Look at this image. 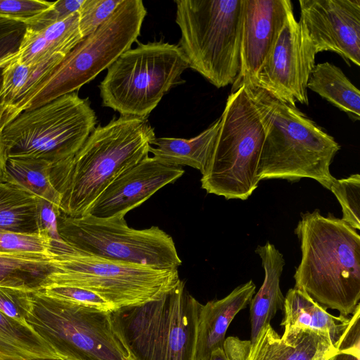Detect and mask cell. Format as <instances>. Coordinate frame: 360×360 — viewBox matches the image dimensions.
<instances>
[{"label": "cell", "instance_id": "1", "mask_svg": "<svg viewBox=\"0 0 360 360\" xmlns=\"http://www.w3.org/2000/svg\"><path fill=\"white\" fill-rule=\"evenodd\" d=\"M155 138L147 118L120 115L95 127L74 156L52 165L60 212L71 217L87 214L117 176L148 156Z\"/></svg>", "mask_w": 360, "mask_h": 360}, {"label": "cell", "instance_id": "2", "mask_svg": "<svg viewBox=\"0 0 360 360\" xmlns=\"http://www.w3.org/2000/svg\"><path fill=\"white\" fill-rule=\"evenodd\" d=\"M301 261L294 288L325 308L352 314L360 306V236L342 219L318 210L301 214L295 229Z\"/></svg>", "mask_w": 360, "mask_h": 360}, {"label": "cell", "instance_id": "3", "mask_svg": "<svg viewBox=\"0 0 360 360\" xmlns=\"http://www.w3.org/2000/svg\"><path fill=\"white\" fill-rule=\"evenodd\" d=\"M243 86L259 113L265 133L259 180L294 182L309 178L330 190L335 179L330 165L340 148L334 138L295 105L254 85Z\"/></svg>", "mask_w": 360, "mask_h": 360}, {"label": "cell", "instance_id": "4", "mask_svg": "<svg viewBox=\"0 0 360 360\" xmlns=\"http://www.w3.org/2000/svg\"><path fill=\"white\" fill-rule=\"evenodd\" d=\"M52 271L40 288L70 286L90 290L115 309L158 300L180 281L178 269H162L87 255L66 244L52 245Z\"/></svg>", "mask_w": 360, "mask_h": 360}, {"label": "cell", "instance_id": "5", "mask_svg": "<svg viewBox=\"0 0 360 360\" xmlns=\"http://www.w3.org/2000/svg\"><path fill=\"white\" fill-rule=\"evenodd\" d=\"M179 46L189 68L217 88L233 84L240 68L243 0H176Z\"/></svg>", "mask_w": 360, "mask_h": 360}, {"label": "cell", "instance_id": "6", "mask_svg": "<svg viewBox=\"0 0 360 360\" xmlns=\"http://www.w3.org/2000/svg\"><path fill=\"white\" fill-rule=\"evenodd\" d=\"M220 117L213 150L200 179L207 193L247 200L260 181L258 166L265 133L245 86L231 92Z\"/></svg>", "mask_w": 360, "mask_h": 360}, {"label": "cell", "instance_id": "7", "mask_svg": "<svg viewBox=\"0 0 360 360\" xmlns=\"http://www.w3.org/2000/svg\"><path fill=\"white\" fill-rule=\"evenodd\" d=\"M30 326L64 360H123L129 349L115 312L30 292L25 309Z\"/></svg>", "mask_w": 360, "mask_h": 360}, {"label": "cell", "instance_id": "8", "mask_svg": "<svg viewBox=\"0 0 360 360\" xmlns=\"http://www.w3.org/2000/svg\"><path fill=\"white\" fill-rule=\"evenodd\" d=\"M146 15L141 0H123L113 15L84 38L32 91L14 103L18 111L34 109L75 92L131 49Z\"/></svg>", "mask_w": 360, "mask_h": 360}, {"label": "cell", "instance_id": "9", "mask_svg": "<svg viewBox=\"0 0 360 360\" xmlns=\"http://www.w3.org/2000/svg\"><path fill=\"white\" fill-rule=\"evenodd\" d=\"M188 68L178 45L139 43L107 69L98 86L102 105L121 116L147 118L165 94L185 82L181 75Z\"/></svg>", "mask_w": 360, "mask_h": 360}, {"label": "cell", "instance_id": "10", "mask_svg": "<svg viewBox=\"0 0 360 360\" xmlns=\"http://www.w3.org/2000/svg\"><path fill=\"white\" fill-rule=\"evenodd\" d=\"M201 306L180 280L160 298L115 314L136 360H194Z\"/></svg>", "mask_w": 360, "mask_h": 360}, {"label": "cell", "instance_id": "11", "mask_svg": "<svg viewBox=\"0 0 360 360\" xmlns=\"http://www.w3.org/2000/svg\"><path fill=\"white\" fill-rule=\"evenodd\" d=\"M96 122L87 99L73 92L22 112L0 139L7 158L39 159L54 165L75 155Z\"/></svg>", "mask_w": 360, "mask_h": 360}, {"label": "cell", "instance_id": "12", "mask_svg": "<svg viewBox=\"0 0 360 360\" xmlns=\"http://www.w3.org/2000/svg\"><path fill=\"white\" fill-rule=\"evenodd\" d=\"M58 230L66 245L87 255L162 269L182 264L169 235L155 226L134 229L124 217H71L60 212Z\"/></svg>", "mask_w": 360, "mask_h": 360}, {"label": "cell", "instance_id": "13", "mask_svg": "<svg viewBox=\"0 0 360 360\" xmlns=\"http://www.w3.org/2000/svg\"><path fill=\"white\" fill-rule=\"evenodd\" d=\"M316 55L291 8L264 63L247 84L261 88L290 105H308L307 83Z\"/></svg>", "mask_w": 360, "mask_h": 360}, {"label": "cell", "instance_id": "14", "mask_svg": "<svg viewBox=\"0 0 360 360\" xmlns=\"http://www.w3.org/2000/svg\"><path fill=\"white\" fill-rule=\"evenodd\" d=\"M300 23L317 54L360 65V0H300Z\"/></svg>", "mask_w": 360, "mask_h": 360}, {"label": "cell", "instance_id": "15", "mask_svg": "<svg viewBox=\"0 0 360 360\" xmlns=\"http://www.w3.org/2000/svg\"><path fill=\"white\" fill-rule=\"evenodd\" d=\"M184 174L181 166L148 156L117 176L96 200L87 214L101 219L124 217L129 211Z\"/></svg>", "mask_w": 360, "mask_h": 360}, {"label": "cell", "instance_id": "16", "mask_svg": "<svg viewBox=\"0 0 360 360\" xmlns=\"http://www.w3.org/2000/svg\"><path fill=\"white\" fill-rule=\"evenodd\" d=\"M292 8L290 0H243L240 68L231 92L248 84L264 63Z\"/></svg>", "mask_w": 360, "mask_h": 360}, {"label": "cell", "instance_id": "17", "mask_svg": "<svg viewBox=\"0 0 360 360\" xmlns=\"http://www.w3.org/2000/svg\"><path fill=\"white\" fill-rule=\"evenodd\" d=\"M338 352L324 335L298 330L280 336L269 324L251 343L248 360H328Z\"/></svg>", "mask_w": 360, "mask_h": 360}, {"label": "cell", "instance_id": "18", "mask_svg": "<svg viewBox=\"0 0 360 360\" xmlns=\"http://www.w3.org/2000/svg\"><path fill=\"white\" fill-rule=\"evenodd\" d=\"M252 280L234 288L228 295L202 304L197 325L194 360H208L223 343L235 316L250 304L255 292Z\"/></svg>", "mask_w": 360, "mask_h": 360}, {"label": "cell", "instance_id": "19", "mask_svg": "<svg viewBox=\"0 0 360 360\" xmlns=\"http://www.w3.org/2000/svg\"><path fill=\"white\" fill-rule=\"evenodd\" d=\"M284 332L309 330L328 338L336 347L350 322V317L335 316L299 288L289 289L285 297ZM337 349V348H336Z\"/></svg>", "mask_w": 360, "mask_h": 360}, {"label": "cell", "instance_id": "20", "mask_svg": "<svg viewBox=\"0 0 360 360\" xmlns=\"http://www.w3.org/2000/svg\"><path fill=\"white\" fill-rule=\"evenodd\" d=\"M255 252L261 258L264 278L250 302L251 343L260 330L270 324L278 311L283 309L285 301L280 288V278L285 265L283 255L269 241L264 245H258Z\"/></svg>", "mask_w": 360, "mask_h": 360}, {"label": "cell", "instance_id": "21", "mask_svg": "<svg viewBox=\"0 0 360 360\" xmlns=\"http://www.w3.org/2000/svg\"><path fill=\"white\" fill-rule=\"evenodd\" d=\"M41 200L18 183L7 178L0 179V231L44 232L39 218Z\"/></svg>", "mask_w": 360, "mask_h": 360}, {"label": "cell", "instance_id": "22", "mask_svg": "<svg viewBox=\"0 0 360 360\" xmlns=\"http://www.w3.org/2000/svg\"><path fill=\"white\" fill-rule=\"evenodd\" d=\"M220 127V117L196 136L189 139L155 138L149 153L166 162L186 165L202 174L209 162Z\"/></svg>", "mask_w": 360, "mask_h": 360}, {"label": "cell", "instance_id": "23", "mask_svg": "<svg viewBox=\"0 0 360 360\" xmlns=\"http://www.w3.org/2000/svg\"><path fill=\"white\" fill-rule=\"evenodd\" d=\"M0 360H64L30 326L0 311Z\"/></svg>", "mask_w": 360, "mask_h": 360}, {"label": "cell", "instance_id": "24", "mask_svg": "<svg viewBox=\"0 0 360 360\" xmlns=\"http://www.w3.org/2000/svg\"><path fill=\"white\" fill-rule=\"evenodd\" d=\"M307 89L345 112L353 121L360 120V92L338 66L325 62L315 65Z\"/></svg>", "mask_w": 360, "mask_h": 360}, {"label": "cell", "instance_id": "25", "mask_svg": "<svg viewBox=\"0 0 360 360\" xmlns=\"http://www.w3.org/2000/svg\"><path fill=\"white\" fill-rule=\"evenodd\" d=\"M14 51L1 69L0 103L14 104L25 98L66 57L58 56L45 63L32 66L18 60Z\"/></svg>", "mask_w": 360, "mask_h": 360}, {"label": "cell", "instance_id": "26", "mask_svg": "<svg viewBox=\"0 0 360 360\" xmlns=\"http://www.w3.org/2000/svg\"><path fill=\"white\" fill-rule=\"evenodd\" d=\"M52 256L0 252V285L38 290L52 271Z\"/></svg>", "mask_w": 360, "mask_h": 360}, {"label": "cell", "instance_id": "27", "mask_svg": "<svg viewBox=\"0 0 360 360\" xmlns=\"http://www.w3.org/2000/svg\"><path fill=\"white\" fill-rule=\"evenodd\" d=\"M52 164L39 159L7 158L6 178L59 210L60 197L51 179Z\"/></svg>", "mask_w": 360, "mask_h": 360}, {"label": "cell", "instance_id": "28", "mask_svg": "<svg viewBox=\"0 0 360 360\" xmlns=\"http://www.w3.org/2000/svg\"><path fill=\"white\" fill-rule=\"evenodd\" d=\"M33 27L39 30L56 53L65 56L84 39L78 12L61 19L41 22Z\"/></svg>", "mask_w": 360, "mask_h": 360}, {"label": "cell", "instance_id": "29", "mask_svg": "<svg viewBox=\"0 0 360 360\" xmlns=\"http://www.w3.org/2000/svg\"><path fill=\"white\" fill-rule=\"evenodd\" d=\"M330 191L340 204L342 219L351 227L360 229V175L352 174L332 183Z\"/></svg>", "mask_w": 360, "mask_h": 360}, {"label": "cell", "instance_id": "30", "mask_svg": "<svg viewBox=\"0 0 360 360\" xmlns=\"http://www.w3.org/2000/svg\"><path fill=\"white\" fill-rule=\"evenodd\" d=\"M15 57L29 65H39L56 57L65 56L56 53L51 44L36 27L26 26L17 49Z\"/></svg>", "mask_w": 360, "mask_h": 360}, {"label": "cell", "instance_id": "31", "mask_svg": "<svg viewBox=\"0 0 360 360\" xmlns=\"http://www.w3.org/2000/svg\"><path fill=\"white\" fill-rule=\"evenodd\" d=\"M0 252L52 256V240L45 232L26 234L0 231Z\"/></svg>", "mask_w": 360, "mask_h": 360}, {"label": "cell", "instance_id": "32", "mask_svg": "<svg viewBox=\"0 0 360 360\" xmlns=\"http://www.w3.org/2000/svg\"><path fill=\"white\" fill-rule=\"evenodd\" d=\"M54 4L55 1L44 0H0V18L32 27Z\"/></svg>", "mask_w": 360, "mask_h": 360}, {"label": "cell", "instance_id": "33", "mask_svg": "<svg viewBox=\"0 0 360 360\" xmlns=\"http://www.w3.org/2000/svg\"><path fill=\"white\" fill-rule=\"evenodd\" d=\"M123 0H84L79 11V24L84 38L95 32L115 13Z\"/></svg>", "mask_w": 360, "mask_h": 360}, {"label": "cell", "instance_id": "34", "mask_svg": "<svg viewBox=\"0 0 360 360\" xmlns=\"http://www.w3.org/2000/svg\"><path fill=\"white\" fill-rule=\"evenodd\" d=\"M44 295L97 310L115 312V308L96 293L80 288L51 286L38 289Z\"/></svg>", "mask_w": 360, "mask_h": 360}, {"label": "cell", "instance_id": "35", "mask_svg": "<svg viewBox=\"0 0 360 360\" xmlns=\"http://www.w3.org/2000/svg\"><path fill=\"white\" fill-rule=\"evenodd\" d=\"M32 291L34 290L0 285V311L21 324L30 326L25 314Z\"/></svg>", "mask_w": 360, "mask_h": 360}, {"label": "cell", "instance_id": "36", "mask_svg": "<svg viewBox=\"0 0 360 360\" xmlns=\"http://www.w3.org/2000/svg\"><path fill=\"white\" fill-rule=\"evenodd\" d=\"M250 347V340L228 337L211 352L208 360H248Z\"/></svg>", "mask_w": 360, "mask_h": 360}, {"label": "cell", "instance_id": "37", "mask_svg": "<svg viewBox=\"0 0 360 360\" xmlns=\"http://www.w3.org/2000/svg\"><path fill=\"white\" fill-rule=\"evenodd\" d=\"M60 210L51 203L41 200L39 218L43 231L46 232L52 240V244H65L60 237L58 230V214Z\"/></svg>", "mask_w": 360, "mask_h": 360}, {"label": "cell", "instance_id": "38", "mask_svg": "<svg viewBox=\"0 0 360 360\" xmlns=\"http://www.w3.org/2000/svg\"><path fill=\"white\" fill-rule=\"evenodd\" d=\"M328 360H360L359 356L356 355L339 352L335 355L330 357Z\"/></svg>", "mask_w": 360, "mask_h": 360}, {"label": "cell", "instance_id": "39", "mask_svg": "<svg viewBox=\"0 0 360 360\" xmlns=\"http://www.w3.org/2000/svg\"><path fill=\"white\" fill-rule=\"evenodd\" d=\"M123 360H136L132 353L129 350V353L127 356L124 357Z\"/></svg>", "mask_w": 360, "mask_h": 360}, {"label": "cell", "instance_id": "40", "mask_svg": "<svg viewBox=\"0 0 360 360\" xmlns=\"http://www.w3.org/2000/svg\"><path fill=\"white\" fill-rule=\"evenodd\" d=\"M0 69H1V63H0Z\"/></svg>", "mask_w": 360, "mask_h": 360}]
</instances>
